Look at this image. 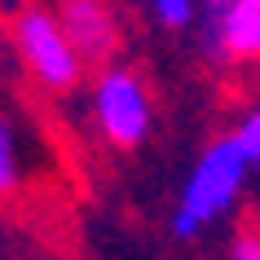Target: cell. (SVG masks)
Listing matches in <instances>:
<instances>
[{"label": "cell", "mask_w": 260, "mask_h": 260, "mask_svg": "<svg viewBox=\"0 0 260 260\" xmlns=\"http://www.w3.org/2000/svg\"><path fill=\"white\" fill-rule=\"evenodd\" d=\"M62 31H67L71 49L80 53L84 67H102L110 53H115V18H110L106 0H62L53 9Z\"/></svg>", "instance_id": "4"}, {"label": "cell", "mask_w": 260, "mask_h": 260, "mask_svg": "<svg viewBox=\"0 0 260 260\" xmlns=\"http://www.w3.org/2000/svg\"><path fill=\"white\" fill-rule=\"evenodd\" d=\"M14 44H18V53H22V62H27V71L49 88V93H71V88L80 84L84 62H80V53L71 49V40H67V31H62V22H57L53 9L27 5V9L14 18Z\"/></svg>", "instance_id": "2"}, {"label": "cell", "mask_w": 260, "mask_h": 260, "mask_svg": "<svg viewBox=\"0 0 260 260\" xmlns=\"http://www.w3.org/2000/svg\"><path fill=\"white\" fill-rule=\"evenodd\" d=\"M230 260H260V230H256V225H247V230L234 234Z\"/></svg>", "instance_id": "9"}, {"label": "cell", "mask_w": 260, "mask_h": 260, "mask_svg": "<svg viewBox=\"0 0 260 260\" xmlns=\"http://www.w3.org/2000/svg\"><path fill=\"white\" fill-rule=\"evenodd\" d=\"M203 31V53L220 62H260V0H230V9Z\"/></svg>", "instance_id": "5"}, {"label": "cell", "mask_w": 260, "mask_h": 260, "mask_svg": "<svg viewBox=\"0 0 260 260\" xmlns=\"http://www.w3.org/2000/svg\"><path fill=\"white\" fill-rule=\"evenodd\" d=\"M150 14L159 27L168 31H185L199 22V0H150Z\"/></svg>", "instance_id": "7"}, {"label": "cell", "mask_w": 260, "mask_h": 260, "mask_svg": "<svg viewBox=\"0 0 260 260\" xmlns=\"http://www.w3.org/2000/svg\"><path fill=\"white\" fill-rule=\"evenodd\" d=\"M230 141L238 146V154L247 159V168H260V106H251L238 119V128L230 133Z\"/></svg>", "instance_id": "8"}, {"label": "cell", "mask_w": 260, "mask_h": 260, "mask_svg": "<svg viewBox=\"0 0 260 260\" xmlns=\"http://www.w3.org/2000/svg\"><path fill=\"white\" fill-rule=\"evenodd\" d=\"M22 185V154H18V133L14 123L0 115V199Z\"/></svg>", "instance_id": "6"}, {"label": "cell", "mask_w": 260, "mask_h": 260, "mask_svg": "<svg viewBox=\"0 0 260 260\" xmlns=\"http://www.w3.org/2000/svg\"><path fill=\"white\" fill-rule=\"evenodd\" d=\"M93 119L97 133L115 150H137L150 137V119H154L146 84L123 67H102L93 80Z\"/></svg>", "instance_id": "3"}, {"label": "cell", "mask_w": 260, "mask_h": 260, "mask_svg": "<svg viewBox=\"0 0 260 260\" xmlns=\"http://www.w3.org/2000/svg\"><path fill=\"white\" fill-rule=\"evenodd\" d=\"M247 181V159L238 154L230 137H216L199 159H194L190 177L177 194V207H172V234L177 238H194L203 234L212 220H220L238 203Z\"/></svg>", "instance_id": "1"}]
</instances>
